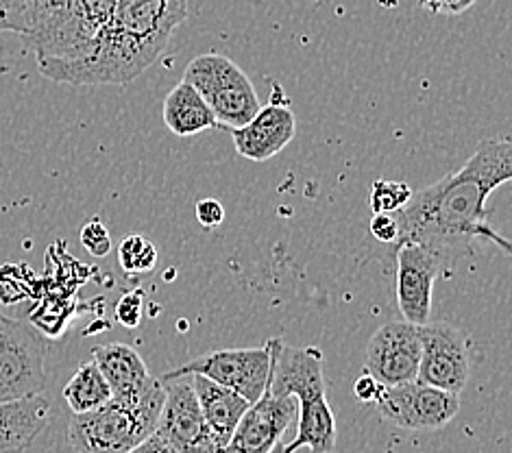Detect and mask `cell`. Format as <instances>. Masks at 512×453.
Wrapping results in <instances>:
<instances>
[{
  "label": "cell",
  "instance_id": "1",
  "mask_svg": "<svg viewBox=\"0 0 512 453\" xmlns=\"http://www.w3.org/2000/svg\"><path fill=\"white\" fill-rule=\"evenodd\" d=\"M512 179V142L486 138L458 173L434 186L412 192L410 201L395 212L401 244H423L456 262L469 253L475 240L493 242L510 255V242L489 225L486 201Z\"/></svg>",
  "mask_w": 512,
  "mask_h": 453
},
{
  "label": "cell",
  "instance_id": "2",
  "mask_svg": "<svg viewBox=\"0 0 512 453\" xmlns=\"http://www.w3.org/2000/svg\"><path fill=\"white\" fill-rule=\"evenodd\" d=\"M188 18V0H116L88 57L38 61L46 79L68 85H127L149 70Z\"/></svg>",
  "mask_w": 512,
  "mask_h": 453
},
{
  "label": "cell",
  "instance_id": "3",
  "mask_svg": "<svg viewBox=\"0 0 512 453\" xmlns=\"http://www.w3.org/2000/svg\"><path fill=\"white\" fill-rule=\"evenodd\" d=\"M162 406V379L149 377L136 390L112 395L101 408L72 416L68 443L77 453H129L155 434Z\"/></svg>",
  "mask_w": 512,
  "mask_h": 453
},
{
  "label": "cell",
  "instance_id": "4",
  "mask_svg": "<svg viewBox=\"0 0 512 453\" xmlns=\"http://www.w3.org/2000/svg\"><path fill=\"white\" fill-rule=\"evenodd\" d=\"M11 33H16L38 61L70 64L88 57L96 40L85 0H16Z\"/></svg>",
  "mask_w": 512,
  "mask_h": 453
},
{
  "label": "cell",
  "instance_id": "5",
  "mask_svg": "<svg viewBox=\"0 0 512 453\" xmlns=\"http://www.w3.org/2000/svg\"><path fill=\"white\" fill-rule=\"evenodd\" d=\"M184 81L190 83L212 109L216 127L229 131L245 127L262 107L260 96L245 70L221 53L194 57L186 68Z\"/></svg>",
  "mask_w": 512,
  "mask_h": 453
},
{
  "label": "cell",
  "instance_id": "6",
  "mask_svg": "<svg viewBox=\"0 0 512 453\" xmlns=\"http://www.w3.org/2000/svg\"><path fill=\"white\" fill-rule=\"evenodd\" d=\"M46 342L35 327L0 312V403L44 395Z\"/></svg>",
  "mask_w": 512,
  "mask_h": 453
},
{
  "label": "cell",
  "instance_id": "7",
  "mask_svg": "<svg viewBox=\"0 0 512 453\" xmlns=\"http://www.w3.org/2000/svg\"><path fill=\"white\" fill-rule=\"evenodd\" d=\"M181 375H201L210 382L223 386L236 393L251 406L260 401L268 388L271 377V347L253 349H218L199 355L192 362L179 366V369L166 373L164 377Z\"/></svg>",
  "mask_w": 512,
  "mask_h": 453
},
{
  "label": "cell",
  "instance_id": "8",
  "mask_svg": "<svg viewBox=\"0 0 512 453\" xmlns=\"http://www.w3.org/2000/svg\"><path fill=\"white\" fill-rule=\"evenodd\" d=\"M382 419L390 421L401 430H441L454 421L460 410V395L445 393L421 382L382 388L375 403Z\"/></svg>",
  "mask_w": 512,
  "mask_h": 453
},
{
  "label": "cell",
  "instance_id": "9",
  "mask_svg": "<svg viewBox=\"0 0 512 453\" xmlns=\"http://www.w3.org/2000/svg\"><path fill=\"white\" fill-rule=\"evenodd\" d=\"M162 384L164 406L160 419H157L155 434L177 453H216L197 395H194L192 377H164Z\"/></svg>",
  "mask_w": 512,
  "mask_h": 453
},
{
  "label": "cell",
  "instance_id": "10",
  "mask_svg": "<svg viewBox=\"0 0 512 453\" xmlns=\"http://www.w3.org/2000/svg\"><path fill=\"white\" fill-rule=\"evenodd\" d=\"M421 332V364L417 382L460 395L469 382V342L460 329L447 323H428Z\"/></svg>",
  "mask_w": 512,
  "mask_h": 453
},
{
  "label": "cell",
  "instance_id": "11",
  "mask_svg": "<svg viewBox=\"0 0 512 453\" xmlns=\"http://www.w3.org/2000/svg\"><path fill=\"white\" fill-rule=\"evenodd\" d=\"M421 349L417 325L406 321L386 323L369 340L364 369L384 388L417 382Z\"/></svg>",
  "mask_w": 512,
  "mask_h": 453
},
{
  "label": "cell",
  "instance_id": "12",
  "mask_svg": "<svg viewBox=\"0 0 512 453\" xmlns=\"http://www.w3.org/2000/svg\"><path fill=\"white\" fill-rule=\"evenodd\" d=\"M445 264L441 253L423 244L397 247V303L406 323L428 325L434 284Z\"/></svg>",
  "mask_w": 512,
  "mask_h": 453
},
{
  "label": "cell",
  "instance_id": "13",
  "mask_svg": "<svg viewBox=\"0 0 512 453\" xmlns=\"http://www.w3.org/2000/svg\"><path fill=\"white\" fill-rule=\"evenodd\" d=\"M271 347V377L266 393L310 401L327 397L323 375V351L319 347H290L282 338L268 340Z\"/></svg>",
  "mask_w": 512,
  "mask_h": 453
},
{
  "label": "cell",
  "instance_id": "14",
  "mask_svg": "<svg viewBox=\"0 0 512 453\" xmlns=\"http://www.w3.org/2000/svg\"><path fill=\"white\" fill-rule=\"evenodd\" d=\"M299 406L295 397L264 393L242 416L234 436L221 453H271L288 427L295 423Z\"/></svg>",
  "mask_w": 512,
  "mask_h": 453
},
{
  "label": "cell",
  "instance_id": "15",
  "mask_svg": "<svg viewBox=\"0 0 512 453\" xmlns=\"http://www.w3.org/2000/svg\"><path fill=\"white\" fill-rule=\"evenodd\" d=\"M297 133V120L292 109L282 103H268L247 122L231 131L236 151L251 162H268L282 153Z\"/></svg>",
  "mask_w": 512,
  "mask_h": 453
},
{
  "label": "cell",
  "instance_id": "16",
  "mask_svg": "<svg viewBox=\"0 0 512 453\" xmlns=\"http://www.w3.org/2000/svg\"><path fill=\"white\" fill-rule=\"evenodd\" d=\"M190 377L194 395H197V401L201 406L203 421L207 425V432H210L214 440L216 453H221L227 447L231 436H234L240 419L251 408V403L201 375Z\"/></svg>",
  "mask_w": 512,
  "mask_h": 453
},
{
  "label": "cell",
  "instance_id": "17",
  "mask_svg": "<svg viewBox=\"0 0 512 453\" xmlns=\"http://www.w3.org/2000/svg\"><path fill=\"white\" fill-rule=\"evenodd\" d=\"M51 421V401L44 395L0 403V453H24Z\"/></svg>",
  "mask_w": 512,
  "mask_h": 453
},
{
  "label": "cell",
  "instance_id": "18",
  "mask_svg": "<svg viewBox=\"0 0 512 453\" xmlns=\"http://www.w3.org/2000/svg\"><path fill=\"white\" fill-rule=\"evenodd\" d=\"M92 362L105 377L107 386L112 388V395H123L129 393V390H136L151 377L140 353L129 345H123V342L94 347Z\"/></svg>",
  "mask_w": 512,
  "mask_h": 453
},
{
  "label": "cell",
  "instance_id": "19",
  "mask_svg": "<svg viewBox=\"0 0 512 453\" xmlns=\"http://www.w3.org/2000/svg\"><path fill=\"white\" fill-rule=\"evenodd\" d=\"M166 127L179 138L199 136V133L214 129L216 118L212 109L201 99V94L190 83L181 81L168 92L164 101Z\"/></svg>",
  "mask_w": 512,
  "mask_h": 453
},
{
  "label": "cell",
  "instance_id": "20",
  "mask_svg": "<svg viewBox=\"0 0 512 453\" xmlns=\"http://www.w3.org/2000/svg\"><path fill=\"white\" fill-rule=\"evenodd\" d=\"M64 399L75 414L92 412L112 399V388L107 386L105 377L96 369L94 362H83L77 373L64 386Z\"/></svg>",
  "mask_w": 512,
  "mask_h": 453
},
{
  "label": "cell",
  "instance_id": "21",
  "mask_svg": "<svg viewBox=\"0 0 512 453\" xmlns=\"http://www.w3.org/2000/svg\"><path fill=\"white\" fill-rule=\"evenodd\" d=\"M118 262L125 273H151L157 266L155 244L144 236H127L118 247Z\"/></svg>",
  "mask_w": 512,
  "mask_h": 453
},
{
  "label": "cell",
  "instance_id": "22",
  "mask_svg": "<svg viewBox=\"0 0 512 453\" xmlns=\"http://www.w3.org/2000/svg\"><path fill=\"white\" fill-rule=\"evenodd\" d=\"M412 197V188L408 183L377 179L371 183L369 203L373 214H395L404 207Z\"/></svg>",
  "mask_w": 512,
  "mask_h": 453
},
{
  "label": "cell",
  "instance_id": "23",
  "mask_svg": "<svg viewBox=\"0 0 512 453\" xmlns=\"http://www.w3.org/2000/svg\"><path fill=\"white\" fill-rule=\"evenodd\" d=\"M81 244L83 249L94 257H105L112 251V234L103 225L101 218H92L81 229Z\"/></svg>",
  "mask_w": 512,
  "mask_h": 453
},
{
  "label": "cell",
  "instance_id": "24",
  "mask_svg": "<svg viewBox=\"0 0 512 453\" xmlns=\"http://www.w3.org/2000/svg\"><path fill=\"white\" fill-rule=\"evenodd\" d=\"M144 316V292L142 290H133L123 295V299L116 305V318L120 325H125L129 329H136Z\"/></svg>",
  "mask_w": 512,
  "mask_h": 453
},
{
  "label": "cell",
  "instance_id": "25",
  "mask_svg": "<svg viewBox=\"0 0 512 453\" xmlns=\"http://www.w3.org/2000/svg\"><path fill=\"white\" fill-rule=\"evenodd\" d=\"M369 229L371 236L382 244H397L399 240V223L395 214H373Z\"/></svg>",
  "mask_w": 512,
  "mask_h": 453
},
{
  "label": "cell",
  "instance_id": "26",
  "mask_svg": "<svg viewBox=\"0 0 512 453\" xmlns=\"http://www.w3.org/2000/svg\"><path fill=\"white\" fill-rule=\"evenodd\" d=\"M478 0H419V5L432 16H460L469 11Z\"/></svg>",
  "mask_w": 512,
  "mask_h": 453
},
{
  "label": "cell",
  "instance_id": "27",
  "mask_svg": "<svg viewBox=\"0 0 512 453\" xmlns=\"http://www.w3.org/2000/svg\"><path fill=\"white\" fill-rule=\"evenodd\" d=\"M194 214H197V220L205 229H214L223 225L225 207L216 199H203L197 203V207H194Z\"/></svg>",
  "mask_w": 512,
  "mask_h": 453
},
{
  "label": "cell",
  "instance_id": "28",
  "mask_svg": "<svg viewBox=\"0 0 512 453\" xmlns=\"http://www.w3.org/2000/svg\"><path fill=\"white\" fill-rule=\"evenodd\" d=\"M382 384H377L375 379L364 373L360 375L356 382H353V395H356V399L360 403H377V399H380V393H382Z\"/></svg>",
  "mask_w": 512,
  "mask_h": 453
},
{
  "label": "cell",
  "instance_id": "29",
  "mask_svg": "<svg viewBox=\"0 0 512 453\" xmlns=\"http://www.w3.org/2000/svg\"><path fill=\"white\" fill-rule=\"evenodd\" d=\"M129 453H177V451L168 443H164V440L157 434H151L149 438L142 440L138 447H133Z\"/></svg>",
  "mask_w": 512,
  "mask_h": 453
},
{
  "label": "cell",
  "instance_id": "30",
  "mask_svg": "<svg viewBox=\"0 0 512 453\" xmlns=\"http://www.w3.org/2000/svg\"><path fill=\"white\" fill-rule=\"evenodd\" d=\"M14 3H16V0H0V33H11Z\"/></svg>",
  "mask_w": 512,
  "mask_h": 453
},
{
  "label": "cell",
  "instance_id": "31",
  "mask_svg": "<svg viewBox=\"0 0 512 453\" xmlns=\"http://www.w3.org/2000/svg\"><path fill=\"white\" fill-rule=\"evenodd\" d=\"M105 3H107L109 7H114V5H116V0H105Z\"/></svg>",
  "mask_w": 512,
  "mask_h": 453
}]
</instances>
